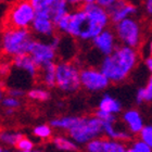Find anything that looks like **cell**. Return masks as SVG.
<instances>
[{
  "mask_svg": "<svg viewBox=\"0 0 152 152\" xmlns=\"http://www.w3.org/2000/svg\"><path fill=\"white\" fill-rule=\"evenodd\" d=\"M139 60L136 48L117 46L111 54L104 56L100 70L111 83H122L135 70Z\"/></svg>",
  "mask_w": 152,
  "mask_h": 152,
  "instance_id": "cell-1",
  "label": "cell"
},
{
  "mask_svg": "<svg viewBox=\"0 0 152 152\" xmlns=\"http://www.w3.org/2000/svg\"><path fill=\"white\" fill-rule=\"evenodd\" d=\"M57 28L66 33L72 37L80 38L83 40H90V26L87 13L80 8L76 12L64 14L56 24Z\"/></svg>",
  "mask_w": 152,
  "mask_h": 152,
  "instance_id": "cell-2",
  "label": "cell"
},
{
  "mask_svg": "<svg viewBox=\"0 0 152 152\" xmlns=\"http://www.w3.org/2000/svg\"><path fill=\"white\" fill-rule=\"evenodd\" d=\"M34 39L27 28H7L2 36V49L9 56L29 53Z\"/></svg>",
  "mask_w": 152,
  "mask_h": 152,
  "instance_id": "cell-3",
  "label": "cell"
},
{
  "mask_svg": "<svg viewBox=\"0 0 152 152\" xmlns=\"http://www.w3.org/2000/svg\"><path fill=\"white\" fill-rule=\"evenodd\" d=\"M35 16L36 11L31 0H21L13 4L7 14V28H27Z\"/></svg>",
  "mask_w": 152,
  "mask_h": 152,
  "instance_id": "cell-4",
  "label": "cell"
},
{
  "mask_svg": "<svg viewBox=\"0 0 152 152\" xmlns=\"http://www.w3.org/2000/svg\"><path fill=\"white\" fill-rule=\"evenodd\" d=\"M71 138L77 143H87L102 133V121L98 117H80L78 123L69 130Z\"/></svg>",
  "mask_w": 152,
  "mask_h": 152,
  "instance_id": "cell-5",
  "label": "cell"
},
{
  "mask_svg": "<svg viewBox=\"0 0 152 152\" xmlns=\"http://www.w3.org/2000/svg\"><path fill=\"white\" fill-rule=\"evenodd\" d=\"M114 33L122 45L129 47H139L142 39V28L140 23L133 16L126 18L114 26Z\"/></svg>",
  "mask_w": 152,
  "mask_h": 152,
  "instance_id": "cell-6",
  "label": "cell"
},
{
  "mask_svg": "<svg viewBox=\"0 0 152 152\" xmlns=\"http://www.w3.org/2000/svg\"><path fill=\"white\" fill-rule=\"evenodd\" d=\"M82 86L80 71L71 62H60L57 64V87L63 92L73 94Z\"/></svg>",
  "mask_w": 152,
  "mask_h": 152,
  "instance_id": "cell-7",
  "label": "cell"
},
{
  "mask_svg": "<svg viewBox=\"0 0 152 152\" xmlns=\"http://www.w3.org/2000/svg\"><path fill=\"white\" fill-rule=\"evenodd\" d=\"M82 9L87 13L89 20V26H90V36L91 40L99 35L100 33L108 27L110 23V15L109 12L104 8L100 7L96 2H90L83 4Z\"/></svg>",
  "mask_w": 152,
  "mask_h": 152,
  "instance_id": "cell-8",
  "label": "cell"
},
{
  "mask_svg": "<svg viewBox=\"0 0 152 152\" xmlns=\"http://www.w3.org/2000/svg\"><path fill=\"white\" fill-rule=\"evenodd\" d=\"M31 2L36 11V15L49 18L54 24L69 11L67 0H31Z\"/></svg>",
  "mask_w": 152,
  "mask_h": 152,
  "instance_id": "cell-9",
  "label": "cell"
},
{
  "mask_svg": "<svg viewBox=\"0 0 152 152\" xmlns=\"http://www.w3.org/2000/svg\"><path fill=\"white\" fill-rule=\"evenodd\" d=\"M110 83L101 70L85 69L80 71V84L89 91H101L108 87Z\"/></svg>",
  "mask_w": 152,
  "mask_h": 152,
  "instance_id": "cell-10",
  "label": "cell"
},
{
  "mask_svg": "<svg viewBox=\"0 0 152 152\" xmlns=\"http://www.w3.org/2000/svg\"><path fill=\"white\" fill-rule=\"evenodd\" d=\"M29 54L32 56L37 65L39 67L45 65L48 62L54 60L56 58V49L49 44H45L41 41H36L34 40L31 50H29Z\"/></svg>",
  "mask_w": 152,
  "mask_h": 152,
  "instance_id": "cell-11",
  "label": "cell"
},
{
  "mask_svg": "<svg viewBox=\"0 0 152 152\" xmlns=\"http://www.w3.org/2000/svg\"><path fill=\"white\" fill-rule=\"evenodd\" d=\"M107 11L109 12L110 20L116 24L122 20L135 15L137 13V7L127 0H117V2Z\"/></svg>",
  "mask_w": 152,
  "mask_h": 152,
  "instance_id": "cell-12",
  "label": "cell"
},
{
  "mask_svg": "<svg viewBox=\"0 0 152 152\" xmlns=\"http://www.w3.org/2000/svg\"><path fill=\"white\" fill-rule=\"evenodd\" d=\"M92 44L103 56H108L117 47V38L115 33L105 28L92 39Z\"/></svg>",
  "mask_w": 152,
  "mask_h": 152,
  "instance_id": "cell-13",
  "label": "cell"
},
{
  "mask_svg": "<svg viewBox=\"0 0 152 152\" xmlns=\"http://www.w3.org/2000/svg\"><path fill=\"white\" fill-rule=\"evenodd\" d=\"M122 118L128 132L132 135H139V133L145 126L142 115L136 109H130V110L125 111L122 115Z\"/></svg>",
  "mask_w": 152,
  "mask_h": 152,
  "instance_id": "cell-14",
  "label": "cell"
},
{
  "mask_svg": "<svg viewBox=\"0 0 152 152\" xmlns=\"http://www.w3.org/2000/svg\"><path fill=\"white\" fill-rule=\"evenodd\" d=\"M13 64L16 67H19L21 70H24L25 72H27L32 77H35L38 74V70L40 69L29 53L15 56L14 59H13Z\"/></svg>",
  "mask_w": 152,
  "mask_h": 152,
  "instance_id": "cell-15",
  "label": "cell"
},
{
  "mask_svg": "<svg viewBox=\"0 0 152 152\" xmlns=\"http://www.w3.org/2000/svg\"><path fill=\"white\" fill-rule=\"evenodd\" d=\"M56 27L57 26L52 20L41 15H36L32 23V28L34 29V32L45 36L53 35Z\"/></svg>",
  "mask_w": 152,
  "mask_h": 152,
  "instance_id": "cell-16",
  "label": "cell"
},
{
  "mask_svg": "<svg viewBox=\"0 0 152 152\" xmlns=\"http://www.w3.org/2000/svg\"><path fill=\"white\" fill-rule=\"evenodd\" d=\"M102 129L103 134L108 138H111L114 140H118V141H129L132 139V134L128 130H122L117 129L114 126V123H108V122H102Z\"/></svg>",
  "mask_w": 152,
  "mask_h": 152,
  "instance_id": "cell-17",
  "label": "cell"
},
{
  "mask_svg": "<svg viewBox=\"0 0 152 152\" xmlns=\"http://www.w3.org/2000/svg\"><path fill=\"white\" fill-rule=\"evenodd\" d=\"M41 72V82L47 86L48 88H52L57 86V64L53 61L48 62L45 65L40 66Z\"/></svg>",
  "mask_w": 152,
  "mask_h": 152,
  "instance_id": "cell-18",
  "label": "cell"
},
{
  "mask_svg": "<svg viewBox=\"0 0 152 152\" xmlns=\"http://www.w3.org/2000/svg\"><path fill=\"white\" fill-rule=\"evenodd\" d=\"M99 109L109 113L118 114L122 111V104L117 99L112 97L111 95H104L101 101L99 102Z\"/></svg>",
  "mask_w": 152,
  "mask_h": 152,
  "instance_id": "cell-19",
  "label": "cell"
},
{
  "mask_svg": "<svg viewBox=\"0 0 152 152\" xmlns=\"http://www.w3.org/2000/svg\"><path fill=\"white\" fill-rule=\"evenodd\" d=\"M136 102L137 104H142L145 102L147 103L152 102V75H150V77L148 78L146 86L137 90Z\"/></svg>",
  "mask_w": 152,
  "mask_h": 152,
  "instance_id": "cell-20",
  "label": "cell"
},
{
  "mask_svg": "<svg viewBox=\"0 0 152 152\" xmlns=\"http://www.w3.org/2000/svg\"><path fill=\"white\" fill-rule=\"evenodd\" d=\"M79 118L80 117L78 116H67L62 117V118H57V120L51 121L50 126L54 127V128H62V129L70 130L71 128H73L76 124L78 123Z\"/></svg>",
  "mask_w": 152,
  "mask_h": 152,
  "instance_id": "cell-21",
  "label": "cell"
},
{
  "mask_svg": "<svg viewBox=\"0 0 152 152\" xmlns=\"http://www.w3.org/2000/svg\"><path fill=\"white\" fill-rule=\"evenodd\" d=\"M127 147L123 141L111 138L103 139V152H126Z\"/></svg>",
  "mask_w": 152,
  "mask_h": 152,
  "instance_id": "cell-22",
  "label": "cell"
},
{
  "mask_svg": "<svg viewBox=\"0 0 152 152\" xmlns=\"http://www.w3.org/2000/svg\"><path fill=\"white\" fill-rule=\"evenodd\" d=\"M52 142L56 146V148L61 151H76L77 150V146L75 143L72 140L64 138V137H56L52 140Z\"/></svg>",
  "mask_w": 152,
  "mask_h": 152,
  "instance_id": "cell-23",
  "label": "cell"
},
{
  "mask_svg": "<svg viewBox=\"0 0 152 152\" xmlns=\"http://www.w3.org/2000/svg\"><path fill=\"white\" fill-rule=\"evenodd\" d=\"M22 134L20 133H12V132H2L0 133V141L9 145V146H16V143L21 138Z\"/></svg>",
  "mask_w": 152,
  "mask_h": 152,
  "instance_id": "cell-24",
  "label": "cell"
},
{
  "mask_svg": "<svg viewBox=\"0 0 152 152\" xmlns=\"http://www.w3.org/2000/svg\"><path fill=\"white\" fill-rule=\"evenodd\" d=\"M127 151L128 152H152V150L143 140H141L139 138L138 140H135L134 142H132V145L127 148Z\"/></svg>",
  "mask_w": 152,
  "mask_h": 152,
  "instance_id": "cell-25",
  "label": "cell"
},
{
  "mask_svg": "<svg viewBox=\"0 0 152 152\" xmlns=\"http://www.w3.org/2000/svg\"><path fill=\"white\" fill-rule=\"evenodd\" d=\"M28 98L36 100V101H47L50 98V95L45 89H32L28 91Z\"/></svg>",
  "mask_w": 152,
  "mask_h": 152,
  "instance_id": "cell-26",
  "label": "cell"
},
{
  "mask_svg": "<svg viewBox=\"0 0 152 152\" xmlns=\"http://www.w3.org/2000/svg\"><path fill=\"white\" fill-rule=\"evenodd\" d=\"M139 138L143 140L152 150V125H145L139 133Z\"/></svg>",
  "mask_w": 152,
  "mask_h": 152,
  "instance_id": "cell-27",
  "label": "cell"
},
{
  "mask_svg": "<svg viewBox=\"0 0 152 152\" xmlns=\"http://www.w3.org/2000/svg\"><path fill=\"white\" fill-rule=\"evenodd\" d=\"M87 151L89 152H103V139L95 138L87 142Z\"/></svg>",
  "mask_w": 152,
  "mask_h": 152,
  "instance_id": "cell-28",
  "label": "cell"
},
{
  "mask_svg": "<svg viewBox=\"0 0 152 152\" xmlns=\"http://www.w3.org/2000/svg\"><path fill=\"white\" fill-rule=\"evenodd\" d=\"M34 135L37 136L40 139H48L52 135V130L47 125H40V126L35 127L34 129Z\"/></svg>",
  "mask_w": 152,
  "mask_h": 152,
  "instance_id": "cell-29",
  "label": "cell"
},
{
  "mask_svg": "<svg viewBox=\"0 0 152 152\" xmlns=\"http://www.w3.org/2000/svg\"><path fill=\"white\" fill-rule=\"evenodd\" d=\"M16 148L22 152H31L34 149V143L31 141L29 139L25 138V137H22L21 139L18 141L16 143Z\"/></svg>",
  "mask_w": 152,
  "mask_h": 152,
  "instance_id": "cell-30",
  "label": "cell"
},
{
  "mask_svg": "<svg viewBox=\"0 0 152 152\" xmlns=\"http://www.w3.org/2000/svg\"><path fill=\"white\" fill-rule=\"evenodd\" d=\"M96 116L100 118L102 122H108V123H115L116 122V114L109 113L107 111H102L100 109L96 112Z\"/></svg>",
  "mask_w": 152,
  "mask_h": 152,
  "instance_id": "cell-31",
  "label": "cell"
},
{
  "mask_svg": "<svg viewBox=\"0 0 152 152\" xmlns=\"http://www.w3.org/2000/svg\"><path fill=\"white\" fill-rule=\"evenodd\" d=\"M2 104L6 107V108H13L15 109L20 105V101L15 97H8V98H4L2 100Z\"/></svg>",
  "mask_w": 152,
  "mask_h": 152,
  "instance_id": "cell-32",
  "label": "cell"
},
{
  "mask_svg": "<svg viewBox=\"0 0 152 152\" xmlns=\"http://www.w3.org/2000/svg\"><path fill=\"white\" fill-rule=\"evenodd\" d=\"M95 2L102 8H104L105 10H109L113 4L117 2V0H95Z\"/></svg>",
  "mask_w": 152,
  "mask_h": 152,
  "instance_id": "cell-33",
  "label": "cell"
},
{
  "mask_svg": "<svg viewBox=\"0 0 152 152\" xmlns=\"http://www.w3.org/2000/svg\"><path fill=\"white\" fill-rule=\"evenodd\" d=\"M69 4H73V6H77V4H86V3L95 2V0H67Z\"/></svg>",
  "mask_w": 152,
  "mask_h": 152,
  "instance_id": "cell-34",
  "label": "cell"
},
{
  "mask_svg": "<svg viewBox=\"0 0 152 152\" xmlns=\"http://www.w3.org/2000/svg\"><path fill=\"white\" fill-rule=\"evenodd\" d=\"M145 10L147 14L152 15V0H145Z\"/></svg>",
  "mask_w": 152,
  "mask_h": 152,
  "instance_id": "cell-35",
  "label": "cell"
},
{
  "mask_svg": "<svg viewBox=\"0 0 152 152\" xmlns=\"http://www.w3.org/2000/svg\"><path fill=\"white\" fill-rule=\"evenodd\" d=\"M9 94H10V96L18 98V97H22V96L24 95V91L21 90V89H11L9 91Z\"/></svg>",
  "mask_w": 152,
  "mask_h": 152,
  "instance_id": "cell-36",
  "label": "cell"
},
{
  "mask_svg": "<svg viewBox=\"0 0 152 152\" xmlns=\"http://www.w3.org/2000/svg\"><path fill=\"white\" fill-rule=\"evenodd\" d=\"M145 64H146L147 70L149 71L150 75H152V56H149V57L145 60Z\"/></svg>",
  "mask_w": 152,
  "mask_h": 152,
  "instance_id": "cell-37",
  "label": "cell"
},
{
  "mask_svg": "<svg viewBox=\"0 0 152 152\" xmlns=\"http://www.w3.org/2000/svg\"><path fill=\"white\" fill-rule=\"evenodd\" d=\"M50 45L54 48V49H56V50H57L58 48L60 47V38L58 37V36L52 37V39H51V41H50Z\"/></svg>",
  "mask_w": 152,
  "mask_h": 152,
  "instance_id": "cell-38",
  "label": "cell"
},
{
  "mask_svg": "<svg viewBox=\"0 0 152 152\" xmlns=\"http://www.w3.org/2000/svg\"><path fill=\"white\" fill-rule=\"evenodd\" d=\"M13 112H14V109H13V108H7V110H6V114H7V115L13 114Z\"/></svg>",
  "mask_w": 152,
  "mask_h": 152,
  "instance_id": "cell-39",
  "label": "cell"
},
{
  "mask_svg": "<svg viewBox=\"0 0 152 152\" xmlns=\"http://www.w3.org/2000/svg\"><path fill=\"white\" fill-rule=\"evenodd\" d=\"M149 54L152 56V40L150 41V44H149Z\"/></svg>",
  "mask_w": 152,
  "mask_h": 152,
  "instance_id": "cell-40",
  "label": "cell"
},
{
  "mask_svg": "<svg viewBox=\"0 0 152 152\" xmlns=\"http://www.w3.org/2000/svg\"><path fill=\"white\" fill-rule=\"evenodd\" d=\"M1 97H2V92H1V90H0V99H1Z\"/></svg>",
  "mask_w": 152,
  "mask_h": 152,
  "instance_id": "cell-41",
  "label": "cell"
},
{
  "mask_svg": "<svg viewBox=\"0 0 152 152\" xmlns=\"http://www.w3.org/2000/svg\"><path fill=\"white\" fill-rule=\"evenodd\" d=\"M1 151H2V148H1V147H0V152H1Z\"/></svg>",
  "mask_w": 152,
  "mask_h": 152,
  "instance_id": "cell-42",
  "label": "cell"
},
{
  "mask_svg": "<svg viewBox=\"0 0 152 152\" xmlns=\"http://www.w3.org/2000/svg\"><path fill=\"white\" fill-rule=\"evenodd\" d=\"M0 1H1V0H0Z\"/></svg>",
  "mask_w": 152,
  "mask_h": 152,
  "instance_id": "cell-43",
  "label": "cell"
}]
</instances>
